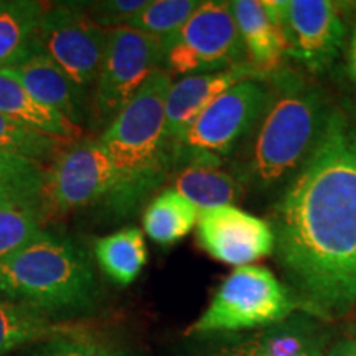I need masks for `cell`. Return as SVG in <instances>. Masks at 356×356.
Returning a JSON list of instances; mask_svg holds the SVG:
<instances>
[{
    "label": "cell",
    "mask_w": 356,
    "mask_h": 356,
    "mask_svg": "<svg viewBox=\"0 0 356 356\" xmlns=\"http://www.w3.org/2000/svg\"><path fill=\"white\" fill-rule=\"evenodd\" d=\"M274 251L299 307L340 318L356 307V126L340 111L275 204Z\"/></svg>",
    "instance_id": "6da1fadb"
},
{
    "label": "cell",
    "mask_w": 356,
    "mask_h": 356,
    "mask_svg": "<svg viewBox=\"0 0 356 356\" xmlns=\"http://www.w3.org/2000/svg\"><path fill=\"white\" fill-rule=\"evenodd\" d=\"M270 99L236 177L259 190L293 177L317 147L330 109L318 88L300 74L279 70L269 76Z\"/></svg>",
    "instance_id": "7a4b0ae2"
},
{
    "label": "cell",
    "mask_w": 356,
    "mask_h": 356,
    "mask_svg": "<svg viewBox=\"0 0 356 356\" xmlns=\"http://www.w3.org/2000/svg\"><path fill=\"white\" fill-rule=\"evenodd\" d=\"M170 86L172 76L167 71L154 73L99 137L118 175L106 202L118 218L136 210L175 168L173 147L165 131Z\"/></svg>",
    "instance_id": "3957f363"
},
{
    "label": "cell",
    "mask_w": 356,
    "mask_h": 356,
    "mask_svg": "<svg viewBox=\"0 0 356 356\" xmlns=\"http://www.w3.org/2000/svg\"><path fill=\"white\" fill-rule=\"evenodd\" d=\"M0 296L50 318L70 317L96 304L97 280L81 246L68 236L43 231L0 261Z\"/></svg>",
    "instance_id": "277c9868"
},
{
    "label": "cell",
    "mask_w": 356,
    "mask_h": 356,
    "mask_svg": "<svg viewBox=\"0 0 356 356\" xmlns=\"http://www.w3.org/2000/svg\"><path fill=\"white\" fill-rule=\"evenodd\" d=\"M297 307L292 292L267 267H236L186 335L274 327Z\"/></svg>",
    "instance_id": "5b68a950"
},
{
    "label": "cell",
    "mask_w": 356,
    "mask_h": 356,
    "mask_svg": "<svg viewBox=\"0 0 356 356\" xmlns=\"http://www.w3.org/2000/svg\"><path fill=\"white\" fill-rule=\"evenodd\" d=\"M269 99V83L262 78L231 86L195 119L173 147L175 168L191 160L222 162L257 127Z\"/></svg>",
    "instance_id": "8992f818"
},
{
    "label": "cell",
    "mask_w": 356,
    "mask_h": 356,
    "mask_svg": "<svg viewBox=\"0 0 356 356\" xmlns=\"http://www.w3.org/2000/svg\"><path fill=\"white\" fill-rule=\"evenodd\" d=\"M244 51L229 2L207 0L190 20L163 40V71L170 76H193L243 63Z\"/></svg>",
    "instance_id": "52a82bcc"
},
{
    "label": "cell",
    "mask_w": 356,
    "mask_h": 356,
    "mask_svg": "<svg viewBox=\"0 0 356 356\" xmlns=\"http://www.w3.org/2000/svg\"><path fill=\"white\" fill-rule=\"evenodd\" d=\"M163 40L131 26L109 30V42L95 84V114L109 126L154 73L163 70Z\"/></svg>",
    "instance_id": "ba28073f"
},
{
    "label": "cell",
    "mask_w": 356,
    "mask_h": 356,
    "mask_svg": "<svg viewBox=\"0 0 356 356\" xmlns=\"http://www.w3.org/2000/svg\"><path fill=\"white\" fill-rule=\"evenodd\" d=\"M38 42L42 51L86 92L104 63L109 30L91 19L83 3H58L44 8Z\"/></svg>",
    "instance_id": "9c48e42d"
},
{
    "label": "cell",
    "mask_w": 356,
    "mask_h": 356,
    "mask_svg": "<svg viewBox=\"0 0 356 356\" xmlns=\"http://www.w3.org/2000/svg\"><path fill=\"white\" fill-rule=\"evenodd\" d=\"M115 180L113 159L99 139L74 142L48 168L43 191L48 215L108 202Z\"/></svg>",
    "instance_id": "30bf717a"
},
{
    "label": "cell",
    "mask_w": 356,
    "mask_h": 356,
    "mask_svg": "<svg viewBox=\"0 0 356 356\" xmlns=\"http://www.w3.org/2000/svg\"><path fill=\"white\" fill-rule=\"evenodd\" d=\"M286 40V55L312 73H323L340 55L346 33L340 7L330 0H267Z\"/></svg>",
    "instance_id": "8fae6325"
},
{
    "label": "cell",
    "mask_w": 356,
    "mask_h": 356,
    "mask_svg": "<svg viewBox=\"0 0 356 356\" xmlns=\"http://www.w3.org/2000/svg\"><path fill=\"white\" fill-rule=\"evenodd\" d=\"M197 238L213 259L243 267L274 252V231L269 221L241 208L220 207L200 211Z\"/></svg>",
    "instance_id": "7c38bea8"
},
{
    "label": "cell",
    "mask_w": 356,
    "mask_h": 356,
    "mask_svg": "<svg viewBox=\"0 0 356 356\" xmlns=\"http://www.w3.org/2000/svg\"><path fill=\"white\" fill-rule=\"evenodd\" d=\"M249 78H262L254 66L248 61L228 70L207 74L184 76L172 83L165 101V131L172 147L178 144L195 119L203 113L218 96L231 86Z\"/></svg>",
    "instance_id": "4fadbf2b"
},
{
    "label": "cell",
    "mask_w": 356,
    "mask_h": 356,
    "mask_svg": "<svg viewBox=\"0 0 356 356\" xmlns=\"http://www.w3.org/2000/svg\"><path fill=\"white\" fill-rule=\"evenodd\" d=\"M229 7L249 63L264 78L282 70L286 40L267 0H234Z\"/></svg>",
    "instance_id": "5bb4252c"
},
{
    "label": "cell",
    "mask_w": 356,
    "mask_h": 356,
    "mask_svg": "<svg viewBox=\"0 0 356 356\" xmlns=\"http://www.w3.org/2000/svg\"><path fill=\"white\" fill-rule=\"evenodd\" d=\"M7 71H10L38 102L60 113L73 126H83L84 91L71 81L47 53L40 51Z\"/></svg>",
    "instance_id": "9a60e30c"
},
{
    "label": "cell",
    "mask_w": 356,
    "mask_h": 356,
    "mask_svg": "<svg viewBox=\"0 0 356 356\" xmlns=\"http://www.w3.org/2000/svg\"><path fill=\"white\" fill-rule=\"evenodd\" d=\"M173 190L185 197L200 211L231 207L244 195V185L234 173L216 160H191L177 168Z\"/></svg>",
    "instance_id": "2e32d148"
},
{
    "label": "cell",
    "mask_w": 356,
    "mask_h": 356,
    "mask_svg": "<svg viewBox=\"0 0 356 356\" xmlns=\"http://www.w3.org/2000/svg\"><path fill=\"white\" fill-rule=\"evenodd\" d=\"M0 114L29 131L74 144L81 137V127L53 111L30 95L10 71L0 70Z\"/></svg>",
    "instance_id": "e0dca14e"
},
{
    "label": "cell",
    "mask_w": 356,
    "mask_h": 356,
    "mask_svg": "<svg viewBox=\"0 0 356 356\" xmlns=\"http://www.w3.org/2000/svg\"><path fill=\"white\" fill-rule=\"evenodd\" d=\"M44 7L37 0L0 3V70L12 68L42 51L38 26Z\"/></svg>",
    "instance_id": "ac0fdd59"
},
{
    "label": "cell",
    "mask_w": 356,
    "mask_h": 356,
    "mask_svg": "<svg viewBox=\"0 0 356 356\" xmlns=\"http://www.w3.org/2000/svg\"><path fill=\"white\" fill-rule=\"evenodd\" d=\"M66 328V323H53L48 315L33 307L0 296V356L22 346L42 343Z\"/></svg>",
    "instance_id": "d6986e66"
},
{
    "label": "cell",
    "mask_w": 356,
    "mask_h": 356,
    "mask_svg": "<svg viewBox=\"0 0 356 356\" xmlns=\"http://www.w3.org/2000/svg\"><path fill=\"white\" fill-rule=\"evenodd\" d=\"M95 256L102 273L119 286H129L147 264L144 234L137 228H126L97 239Z\"/></svg>",
    "instance_id": "ffe728a7"
},
{
    "label": "cell",
    "mask_w": 356,
    "mask_h": 356,
    "mask_svg": "<svg viewBox=\"0 0 356 356\" xmlns=\"http://www.w3.org/2000/svg\"><path fill=\"white\" fill-rule=\"evenodd\" d=\"M200 210L173 188H165L149 203L144 213V231L162 246L185 238L197 226Z\"/></svg>",
    "instance_id": "44dd1931"
},
{
    "label": "cell",
    "mask_w": 356,
    "mask_h": 356,
    "mask_svg": "<svg viewBox=\"0 0 356 356\" xmlns=\"http://www.w3.org/2000/svg\"><path fill=\"white\" fill-rule=\"evenodd\" d=\"M26 356H136L114 338L84 325H68L65 332L33 345Z\"/></svg>",
    "instance_id": "7402d4cb"
},
{
    "label": "cell",
    "mask_w": 356,
    "mask_h": 356,
    "mask_svg": "<svg viewBox=\"0 0 356 356\" xmlns=\"http://www.w3.org/2000/svg\"><path fill=\"white\" fill-rule=\"evenodd\" d=\"M48 168L20 155L0 150V203L43 202Z\"/></svg>",
    "instance_id": "603a6c76"
},
{
    "label": "cell",
    "mask_w": 356,
    "mask_h": 356,
    "mask_svg": "<svg viewBox=\"0 0 356 356\" xmlns=\"http://www.w3.org/2000/svg\"><path fill=\"white\" fill-rule=\"evenodd\" d=\"M47 216L43 202L0 203V261L42 234Z\"/></svg>",
    "instance_id": "cb8c5ba5"
},
{
    "label": "cell",
    "mask_w": 356,
    "mask_h": 356,
    "mask_svg": "<svg viewBox=\"0 0 356 356\" xmlns=\"http://www.w3.org/2000/svg\"><path fill=\"white\" fill-rule=\"evenodd\" d=\"M246 343L261 356H323L322 340L302 325L270 327Z\"/></svg>",
    "instance_id": "d4e9b609"
},
{
    "label": "cell",
    "mask_w": 356,
    "mask_h": 356,
    "mask_svg": "<svg viewBox=\"0 0 356 356\" xmlns=\"http://www.w3.org/2000/svg\"><path fill=\"white\" fill-rule=\"evenodd\" d=\"M202 6V0H154L126 26L165 40L177 33Z\"/></svg>",
    "instance_id": "484cf974"
},
{
    "label": "cell",
    "mask_w": 356,
    "mask_h": 356,
    "mask_svg": "<svg viewBox=\"0 0 356 356\" xmlns=\"http://www.w3.org/2000/svg\"><path fill=\"white\" fill-rule=\"evenodd\" d=\"M70 145L66 140L24 129L0 114V150L3 152L20 155L44 165L51 160L55 162Z\"/></svg>",
    "instance_id": "4316f807"
},
{
    "label": "cell",
    "mask_w": 356,
    "mask_h": 356,
    "mask_svg": "<svg viewBox=\"0 0 356 356\" xmlns=\"http://www.w3.org/2000/svg\"><path fill=\"white\" fill-rule=\"evenodd\" d=\"M149 0H101V2H86L83 7L104 29L126 26L142 8L147 7Z\"/></svg>",
    "instance_id": "83f0119b"
},
{
    "label": "cell",
    "mask_w": 356,
    "mask_h": 356,
    "mask_svg": "<svg viewBox=\"0 0 356 356\" xmlns=\"http://www.w3.org/2000/svg\"><path fill=\"white\" fill-rule=\"evenodd\" d=\"M218 356H261V355H257L256 351L246 343V341H243V343L226 346V348L220 350Z\"/></svg>",
    "instance_id": "f1b7e54d"
},
{
    "label": "cell",
    "mask_w": 356,
    "mask_h": 356,
    "mask_svg": "<svg viewBox=\"0 0 356 356\" xmlns=\"http://www.w3.org/2000/svg\"><path fill=\"white\" fill-rule=\"evenodd\" d=\"M328 356H356V338L343 340L330 350Z\"/></svg>",
    "instance_id": "f546056e"
},
{
    "label": "cell",
    "mask_w": 356,
    "mask_h": 356,
    "mask_svg": "<svg viewBox=\"0 0 356 356\" xmlns=\"http://www.w3.org/2000/svg\"><path fill=\"white\" fill-rule=\"evenodd\" d=\"M348 71H350V78L353 79V83L356 84V24L353 26V32H351V40H350Z\"/></svg>",
    "instance_id": "4dcf8cb0"
},
{
    "label": "cell",
    "mask_w": 356,
    "mask_h": 356,
    "mask_svg": "<svg viewBox=\"0 0 356 356\" xmlns=\"http://www.w3.org/2000/svg\"><path fill=\"white\" fill-rule=\"evenodd\" d=\"M0 3H2V0H0Z\"/></svg>",
    "instance_id": "1f68e13d"
}]
</instances>
